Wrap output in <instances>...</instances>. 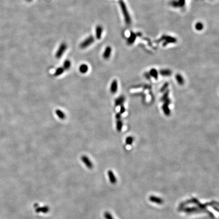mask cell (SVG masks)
Instances as JSON below:
<instances>
[{
	"label": "cell",
	"mask_w": 219,
	"mask_h": 219,
	"mask_svg": "<svg viewBox=\"0 0 219 219\" xmlns=\"http://www.w3.org/2000/svg\"><path fill=\"white\" fill-rule=\"evenodd\" d=\"M125 100V98L124 96H119V97H118L116 99L115 102V106L118 107L119 106L122 105L123 104V103H124Z\"/></svg>",
	"instance_id": "30bf717a"
},
{
	"label": "cell",
	"mask_w": 219,
	"mask_h": 219,
	"mask_svg": "<svg viewBox=\"0 0 219 219\" xmlns=\"http://www.w3.org/2000/svg\"><path fill=\"white\" fill-rule=\"evenodd\" d=\"M165 42L163 43V46L166 45L167 43H175L176 42V39L175 38L170 37V36H165L164 38Z\"/></svg>",
	"instance_id": "ba28073f"
},
{
	"label": "cell",
	"mask_w": 219,
	"mask_h": 219,
	"mask_svg": "<svg viewBox=\"0 0 219 219\" xmlns=\"http://www.w3.org/2000/svg\"><path fill=\"white\" fill-rule=\"evenodd\" d=\"M119 4H120V6L121 7V10L122 11L124 17V19H125V23L127 24V25H129L131 24V18L130 17V15H129L128 12L127 11V9L126 8V6L125 4V3H124V2L122 0H120L119 1Z\"/></svg>",
	"instance_id": "6da1fadb"
},
{
	"label": "cell",
	"mask_w": 219,
	"mask_h": 219,
	"mask_svg": "<svg viewBox=\"0 0 219 219\" xmlns=\"http://www.w3.org/2000/svg\"><path fill=\"white\" fill-rule=\"evenodd\" d=\"M104 216L106 219H114L111 215L108 212H106L104 214Z\"/></svg>",
	"instance_id": "484cf974"
},
{
	"label": "cell",
	"mask_w": 219,
	"mask_h": 219,
	"mask_svg": "<svg viewBox=\"0 0 219 219\" xmlns=\"http://www.w3.org/2000/svg\"><path fill=\"white\" fill-rule=\"evenodd\" d=\"M149 74H150L151 77H153L155 79L157 80L158 79V73L156 69L152 68L149 72Z\"/></svg>",
	"instance_id": "e0dca14e"
},
{
	"label": "cell",
	"mask_w": 219,
	"mask_h": 219,
	"mask_svg": "<svg viewBox=\"0 0 219 219\" xmlns=\"http://www.w3.org/2000/svg\"><path fill=\"white\" fill-rule=\"evenodd\" d=\"M112 52V48L110 46H107L103 54V57L105 59H108L110 58L111 54Z\"/></svg>",
	"instance_id": "8992f818"
},
{
	"label": "cell",
	"mask_w": 219,
	"mask_h": 219,
	"mask_svg": "<svg viewBox=\"0 0 219 219\" xmlns=\"http://www.w3.org/2000/svg\"><path fill=\"white\" fill-rule=\"evenodd\" d=\"M108 176L109 177V180L110 181L111 183L112 184H115L117 180H116V178L114 175V174H113V173L111 171H109L108 173Z\"/></svg>",
	"instance_id": "7c38bea8"
},
{
	"label": "cell",
	"mask_w": 219,
	"mask_h": 219,
	"mask_svg": "<svg viewBox=\"0 0 219 219\" xmlns=\"http://www.w3.org/2000/svg\"><path fill=\"white\" fill-rule=\"evenodd\" d=\"M160 74L163 76H169L172 75V72L168 69H161L160 71Z\"/></svg>",
	"instance_id": "d6986e66"
},
{
	"label": "cell",
	"mask_w": 219,
	"mask_h": 219,
	"mask_svg": "<svg viewBox=\"0 0 219 219\" xmlns=\"http://www.w3.org/2000/svg\"><path fill=\"white\" fill-rule=\"evenodd\" d=\"M178 3L179 4V7H183L185 5V0H179V1H178Z\"/></svg>",
	"instance_id": "4316f807"
},
{
	"label": "cell",
	"mask_w": 219,
	"mask_h": 219,
	"mask_svg": "<svg viewBox=\"0 0 219 219\" xmlns=\"http://www.w3.org/2000/svg\"><path fill=\"white\" fill-rule=\"evenodd\" d=\"M175 79L177 82L180 85H182L184 84V79L180 74H176L175 76Z\"/></svg>",
	"instance_id": "ac0fdd59"
},
{
	"label": "cell",
	"mask_w": 219,
	"mask_h": 219,
	"mask_svg": "<svg viewBox=\"0 0 219 219\" xmlns=\"http://www.w3.org/2000/svg\"><path fill=\"white\" fill-rule=\"evenodd\" d=\"M120 106H121V107H120V113L121 114H123V113L125 112V107L123 106V105H121Z\"/></svg>",
	"instance_id": "f1b7e54d"
},
{
	"label": "cell",
	"mask_w": 219,
	"mask_h": 219,
	"mask_svg": "<svg viewBox=\"0 0 219 219\" xmlns=\"http://www.w3.org/2000/svg\"><path fill=\"white\" fill-rule=\"evenodd\" d=\"M136 38V35L133 32L131 33L130 37H129L127 40V43L129 45H131L135 41Z\"/></svg>",
	"instance_id": "8fae6325"
},
{
	"label": "cell",
	"mask_w": 219,
	"mask_h": 219,
	"mask_svg": "<svg viewBox=\"0 0 219 219\" xmlns=\"http://www.w3.org/2000/svg\"><path fill=\"white\" fill-rule=\"evenodd\" d=\"M149 199H150V200L151 202H154V203L158 204H161L163 203V199H162L161 198L158 197L156 196H151L149 197Z\"/></svg>",
	"instance_id": "52a82bcc"
},
{
	"label": "cell",
	"mask_w": 219,
	"mask_h": 219,
	"mask_svg": "<svg viewBox=\"0 0 219 219\" xmlns=\"http://www.w3.org/2000/svg\"><path fill=\"white\" fill-rule=\"evenodd\" d=\"M123 127V122L121 119H118L117 120L116 122V129L118 132H120L122 131Z\"/></svg>",
	"instance_id": "2e32d148"
},
{
	"label": "cell",
	"mask_w": 219,
	"mask_h": 219,
	"mask_svg": "<svg viewBox=\"0 0 219 219\" xmlns=\"http://www.w3.org/2000/svg\"><path fill=\"white\" fill-rule=\"evenodd\" d=\"M94 37L92 36H90L88 37L83 42L81 43L80 45V48L82 49L86 48L89 46H90L92 43L94 42Z\"/></svg>",
	"instance_id": "7a4b0ae2"
},
{
	"label": "cell",
	"mask_w": 219,
	"mask_h": 219,
	"mask_svg": "<svg viewBox=\"0 0 219 219\" xmlns=\"http://www.w3.org/2000/svg\"><path fill=\"white\" fill-rule=\"evenodd\" d=\"M81 160H82L83 162L86 165V166L88 168H92L93 167V164L90 161V159H89L88 157L86 156H82L81 157Z\"/></svg>",
	"instance_id": "277c9868"
},
{
	"label": "cell",
	"mask_w": 219,
	"mask_h": 219,
	"mask_svg": "<svg viewBox=\"0 0 219 219\" xmlns=\"http://www.w3.org/2000/svg\"><path fill=\"white\" fill-rule=\"evenodd\" d=\"M168 106H169L168 105H167L165 103H164V104L162 106V108L164 114L167 116L170 115L171 114V111H170V108H169Z\"/></svg>",
	"instance_id": "4fadbf2b"
},
{
	"label": "cell",
	"mask_w": 219,
	"mask_h": 219,
	"mask_svg": "<svg viewBox=\"0 0 219 219\" xmlns=\"http://www.w3.org/2000/svg\"><path fill=\"white\" fill-rule=\"evenodd\" d=\"M133 138L131 136H128L126 138V140H125V142H126V144L128 145H131L132 144V143H133Z\"/></svg>",
	"instance_id": "603a6c76"
},
{
	"label": "cell",
	"mask_w": 219,
	"mask_h": 219,
	"mask_svg": "<svg viewBox=\"0 0 219 219\" xmlns=\"http://www.w3.org/2000/svg\"><path fill=\"white\" fill-rule=\"evenodd\" d=\"M64 71H65V69L63 67H59L56 69L54 75V76H58L59 75H62L64 73Z\"/></svg>",
	"instance_id": "ffe728a7"
},
{
	"label": "cell",
	"mask_w": 219,
	"mask_h": 219,
	"mask_svg": "<svg viewBox=\"0 0 219 219\" xmlns=\"http://www.w3.org/2000/svg\"><path fill=\"white\" fill-rule=\"evenodd\" d=\"M102 33H103V27L101 25H97L95 29V35L96 38L97 39H101L102 36Z\"/></svg>",
	"instance_id": "5b68a950"
},
{
	"label": "cell",
	"mask_w": 219,
	"mask_h": 219,
	"mask_svg": "<svg viewBox=\"0 0 219 219\" xmlns=\"http://www.w3.org/2000/svg\"><path fill=\"white\" fill-rule=\"evenodd\" d=\"M67 48V46L66 44L65 43H63L61 44L60 46L59 47L58 50L57 51L56 54H55V57L56 58L59 59L62 57V56H63V54L64 53L65 51L66 50V49Z\"/></svg>",
	"instance_id": "3957f363"
},
{
	"label": "cell",
	"mask_w": 219,
	"mask_h": 219,
	"mask_svg": "<svg viewBox=\"0 0 219 219\" xmlns=\"http://www.w3.org/2000/svg\"><path fill=\"white\" fill-rule=\"evenodd\" d=\"M169 85V83L168 82H166L162 86V87L160 89V91L162 92H164L166 90H167V88L168 87Z\"/></svg>",
	"instance_id": "d4e9b609"
},
{
	"label": "cell",
	"mask_w": 219,
	"mask_h": 219,
	"mask_svg": "<svg viewBox=\"0 0 219 219\" xmlns=\"http://www.w3.org/2000/svg\"><path fill=\"white\" fill-rule=\"evenodd\" d=\"M79 71L82 74H85L88 71V66L86 64H82L79 67Z\"/></svg>",
	"instance_id": "9a60e30c"
},
{
	"label": "cell",
	"mask_w": 219,
	"mask_h": 219,
	"mask_svg": "<svg viewBox=\"0 0 219 219\" xmlns=\"http://www.w3.org/2000/svg\"><path fill=\"white\" fill-rule=\"evenodd\" d=\"M171 5L174 7H179V4L177 1H173L171 2Z\"/></svg>",
	"instance_id": "83f0119b"
},
{
	"label": "cell",
	"mask_w": 219,
	"mask_h": 219,
	"mask_svg": "<svg viewBox=\"0 0 219 219\" xmlns=\"http://www.w3.org/2000/svg\"><path fill=\"white\" fill-rule=\"evenodd\" d=\"M144 76H145V77H146V78L147 79L150 80V79H151V76H150V74H149V73H148V72L145 73L144 74Z\"/></svg>",
	"instance_id": "f546056e"
},
{
	"label": "cell",
	"mask_w": 219,
	"mask_h": 219,
	"mask_svg": "<svg viewBox=\"0 0 219 219\" xmlns=\"http://www.w3.org/2000/svg\"><path fill=\"white\" fill-rule=\"evenodd\" d=\"M168 95H169V91L168 90H166L165 92V93L162 95L161 100L163 102L165 101L167 98H168Z\"/></svg>",
	"instance_id": "cb8c5ba5"
},
{
	"label": "cell",
	"mask_w": 219,
	"mask_h": 219,
	"mask_svg": "<svg viewBox=\"0 0 219 219\" xmlns=\"http://www.w3.org/2000/svg\"><path fill=\"white\" fill-rule=\"evenodd\" d=\"M55 113L56 115L58 117V118L61 119V120H64L66 118V115L61 110L59 109H57L55 111Z\"/></svg>",
	"instance_id": "5bb4252c"
},
{
	"label": "cell",
	"mask_w": 219,
	"mask_h": 219,
	"mask_svg": "<svg viewBox=\"0 0 219 219\" xmlns=\"http://www.w3.org/2000/svg\"><path fill=\"white\" fill-rule=\"evenodd\" d=\"M116 118L117 120H118V119H121V114L119 113H117L116 115Z\"/></svg>",
	"instance_id": "4dcf8cb0"
},
{
	"label": "cell",
	"mask_w": 219,
	"mask_h": 219,
	"mask_svg": "<svg viewBox=\"0 0 219 219\" xmlns=\"http://www.w3.org/2000/svg\"><path fill=\"white\" fill-rule=\"evenodd\" d=\"M32 1V0H27V1H28V2H31Z\"/></svg>",
	"instance_id": "1f68e13d"
},
{
	"label": "cell",
	"mask_w": 219,
	"mask_h": 219,
	"mask_svg": "<svg viewBox=\"0 0 219 219\" xmlns=\"http://www.w3.org/2000/svg\"><path fill=\"white\" fill-rule=\"evenodd\" d=\"M71 62L68 61V60H66L64 62V65H63V68H64V69H66V70H67V69H69V67H71Z\"/></svg>",
	"instance_id": "44dd1931"
},
{
	"label": "cell",
	"mask_w": 219,
	"mask_h": 219,
	"mask_svg": "<svg viewBox=\"0 0 219 219\" xmlns=\"http://www.w3.org/2000/svg\"><path fill=\"white\" fill-rule=\"evenodd\" d=\"M118 89V82L116 80H114L112 81L111 85L110 91L112 94H115Z\"/></svg>",
	"instance_id": "9c48e42d"
},
{
	"label": "cell",
	"mask_w": 219,
	"mask_h": 219,
	"mask_svg": "<svg viewBox=\"0 0 219 219\" xmlns=\"http://www.w3.org/2000/svg\"><path fill=\"white\" fill-rule=\"evenodd\" d=\"M195 28L197 31H201L203 28V24L201 22H198L195 25Z\"/></svg>",
	"instance_id": "7402d4cb"
}]
</instances>
